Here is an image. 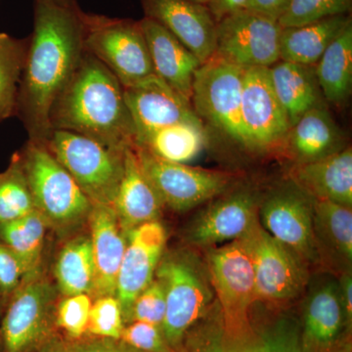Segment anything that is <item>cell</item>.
<instances>
[{
	"label": "cell",
	"instance_id": "6da1fadb",
	"mask_svg": "<svg viewBox=\"0 0 352 352\" xmlns=\"http://www.w3.org/2000/svg\"><path fill=\"white\" fill-rule=\"evenodd\" d=\"M85 31V12L78 4L34 0L16 112L29 140L45 144L52 133L51 111L82 61Z\"/></svg>",
	"mask_w": 352,
	"mask_h": 352
},
{
	"label": "cell",
	"instance_id": "7a4b0ae2",
	"mask_svg": "<svg viewBox=\"0 0 352 352\" xmlns=\"http://www.w3.org/2000/svg\"><path fill=\"white\" fill-rule=\"evenodd\" d=\"M50 124L52 131L80 134L116 151L135 145V129L124 87L87 51L53 106Z\"/></svg>",
	"mask_w": 352,
	"mask_h": 352
},
{
	"label": "cell",
	"instance_id": "3957f363",
	"mask_svg": "<svg viewBox=\"0 0 352 352\" xmlns=\"http://www.w3.org/2000/svg\"><path fill=\"white\" fill-rule=\"evenodd\" d=\"M20 154L34 206L48 226L64 235L87 222L94 204L45 144L29 140Z\"/></svg>",
	"mask_w": 352,
	"mask_h": 352
},
{
	"label": "cell",
	"instance_id": "277c9868",
	"mask_svg": "<svg viewBox=\"0 0 352 352\" xmlns=\"http://www.w3.org/2000/svg\"><path fill=\"white\" fill-rule=\"evenodd\" d=\"M256 227L245 237L212 250L208 256L210 282L221 309V329L232 339H245L256 331L251 321L256 302L252 254Z\"/></svg>",
	"mask_w": 352,
	"mask_h": 352
},
{
	"label": "cell",
	"instance_id": "5b68a950",
	"mask_svg": "<svg viewBox=\"0 0 352 352\" xmlns=\"http://www.w3.org/2000/svg\"><path fill=\"white\" fill-rule=\"evenodd\" d=\"M46 147L94 205L113 206L124 175V151L80 134L54 129Z\"/></svg>",
	"mask_w": 352,
	"mask_h": 352
},
{
	"label": "cell",
	"instance_id": "8992f818",
	"mask_svg": "<svg viewBox=\"0 0 352 352\" xmlns=\"http://www.w3.org/2000/svg\"><path fill=\"white\" fill-rule=\"evenodd\" d=\"M85 50L126 88L156 75L140 21L85 12Z\"/></svg>",
	"mask_w": 352,
	"mask_h": 352
},
{
	"label": "cell",
	"instance_id": "52a82bcc",
	"mask_svg": "<svg viewBox=\"0 0 352 352\" xmlns=\"http://www.w3.org/2000/svg\"><path fill=\"white\" fill-rule=\"evenodd\" d=\"M244 73L243 67L210 57L194 75L191 104L204 124L248 148L241 115Z\"/></svg>",
	"mask_w": 352,
	"mask_h": 352
},
{
	"label": "cell",
	"instance_id": "ba28073f",
	"mask_svg": "<svg viewBox=\"0 0 352 352\" xmlns=\"http://www.w3.org/2000/svg\"><path fill=\"white\" fill-rule=\"evenodd\" d=\"M156 275L166 291L162 332L175 351L182 352L190 329L207 312L212 292L195 265L180 254L162 258Z\"/></svg>",
	"mask_w": 352,
	"mask_h": 352
},
{
	"label": "cell",
	"instance_id": "9c48e42d",
	"mask_svg": "<svg viewBox=\"0 0 352 352\" xmlns=\"http://www.w3.org/2000/svg\"><path fill=\"white\" fill-rule=\"evenodd\" d=\"M143 173L164 206L185 212L224 193L232 182L229 173L164 161L134 146Z\"/></svg>",
	"mask_w": 352,
	"mask_h": 352
},
{
	"label": "cell",
	"instance_id": "30bf717a",
	"mask_svg": "<svg viewBox=\"0 0 352 352\" xmlns=\"http://www.w3.org/2000/svg\"><path fill=\"white\" fill-rule=\"evenodd\" d=\"M282 29L278 21L249 9L236 11L217 22L212 56L243 68H270L280 61Z\"/></svg>",
	"mask_w": 352,
	"mask_h": 352
},
{
	"label": "cell",
	"instance_id": "8fae6325",
	"mask_svg": "<svg viewBox=\"0 0 352 352\" xmlns=\"http://www.w3.org/2000/svg\"><path fill=\"white\" fill-rule=\"evenodd\" d=\"M57 289L38 276L21 285L6 303L0 320L2 352H31L47 337Z\"/></svg>",
	"mask_w": 352,
	"mask_h": 352
},
{
	"label": "cell",
	"instance_id": "7c38bea8",
	"mask_svg": "<svg viewBox=\"0 0 352 352\" xmlns=\"http://www.w3.org/2000/svg\"><path fill=\"white\" fill-rule=\"evenodd\" d=\"M241 115L248 149L268 151L283 144L291 124L275 94L270 68H245Z\"/></svg>",
	"mask_w": 352,
	"mask_h": 352
},
{
	"label": "cell",
	"instance_id": "4fadbf2b",
	"mask_svg": "<svg viewBox=\"0 0 352 352\" xmlns=\"http://www.w3.org/2000/svg\"><path fill=\"white\" fill-rule=\"evenodd\" d=\"M263 229L303 263H316L314 199L294 183L268 197L261 207Z\"/></svg>",
	"mask_w": 352,
	"mask_h": 352
},
{
	"label": "cell",
	"instance_id": "5bb4252c",
	"mask_svg": "<svg viewBox=\"0 0 352 352\" xmlns=\"http://www.w3.org/2000/svg\"><path fill=\"white\" fill-rule=\"evenodd\" d=\"M252 254L256 300L282 305L300 295L307 282L305 263L258 224Z\"/></svg>",
	"mask_w": 352,
	"mask_h": 352
},
{
	"label": "cell",
	"instance_id": "9a60e30c",
	"mask_svg": "<svg viewBox=\"0 0 352 352\" xmlns=\"http://www.w3.org/2000/svg\"><path fill=\"white\" fill-rule=\"evenodd\" d=\"M126 247L118 276L116 298L122 307L124 322H129L136 298L150 284L163 258L166 229L161 222L151 221L127 231Z\"/></svg>",
	"mask_w": 352,
	"mask_h": 352
},
{
	"label": "cell",
	"instance_id": "2e32d148",
	"mask_svg": "<svg viewBox=\"0 0 352 352\" xmlns=\"http://www.w3.org/2000/svg\"><path fill=\"white\" fill-rule=\"evenodd\" d=\"M144 17L163 25L204 63L214 55L217 25L208 6L191 0H139Z\"/></svg>",
	"mask_w": 352,
	"mask_h": 352
},
{
	"label": "cell",
	"instance_id": "e0dca14e",
	"mask_svg": "<svg viewBox=\"0 0 352 352\" xmlns=\"http://www.w3.org/2000/svg\"><path fill=\"white\" fill-rule=\"evenodd\" d=\"M124 94L135 129V140L177 122L201 120L191 102L157 75L124 88Z\"/></svg>",
	"mask_w": 352,
	"mask_h": 352
},
{
	"label": "cell",
	"instance_id": "ac0fdd59",
	"mask_svg": "<svg viewBox=\"0 0 352 352\" xmlns=\"http://www.w3.org/2000/svg\"><path fill=\"white\" fill-rule=\"evenodd\" d=\"M256 224V196L240 190L201 212L189 228L188 239L205 247L232 242L251 233Z\"/></svg>",
	"mask_w": 352,
	"mask_h": 352
},
{
	"label": "cell",
	"instance_id": "d6986e66",
	"mask_svg": "<svg viewBox=\"0 0 352 352\" xmlns=\"http://www.w3.org/2000/svg\"><path fill=\"white\" fill-rule=\"evenodd\" d=\"M95 265L92 295L116 296L118 276L126 247L122 230L113 206L94 205L87 220Z\"/></svg>",
	"mask_w": 352,
	"mask_h": 352
},
{
	"label": "cell",
	"instance_id": "ffe728a7",
	"mask_svg": "<svg viewBox=\"0 0 352 352\" xmlns=\"http://www.w3.org/2000/svg\"><path fill=\"white\" fill-rule=\"evenodd\" d=\"M140 24L155 74L191 102L194 75L201 62L163 25L146 17Z\"/></svg>",
	"mask_w": 352,
	"mask_h": 352
},
{
	"label": "cell",
	"instance_id": "44dd1931",
	"mask_svg": "<svg viewBox=\"0 0 352 352\" xmlns=\"http://www.w3.org/2000/svg\"><path fill=\"white\" fill-rule=\"evenodd\" d=\"M294 183L314 200L352 206V150L346 147L323 159L298 164Z\"/></svg>",
	"mask_w": 352,
	"mask_h": 352
},
{
	"label": "cell",
	"instance_id": "7402d4cb",
	"mask_svg": "<svg viewBox=\"0 0 352 352\" xmlns=\"http://www.w3.org/2000/svg\"><path fill=\"white\" fill-rule=\"evenodd\" d=\"M221 329V328H220ZM182 352H309L305 349L302 329L291 319H281L254 331L245 339H232L223 331L204 333Z\"/></svg>",
	"mask_w": 352,
	"mask_h": 352
},
{
	"label": "cell",
	"instance_id": "603a6c76",
	"mask_svg": "<svg viewBox=\"0 0 352 352\" xmlns=\"http://www.w3.org/2000/svg\"><path fill=\"white\" fill-rule=\"evenodd\" d=\"M163 203L147 179L133 147L124 151V175L113 208L124 232L161 217Z\"/></svg>",
	"mask_w": 352,
	"mask_h": 352
},
{
	"label": "cell",
	"instance_id": "cb8c5ba5",
	"mask_svg": "<svg viewBox=\"0 0 352 352\" xmlns=\"http://www.w3.org/2000/svg\"><path fill=\"white\" fill-rule=\"evenodd\" d=\"M281 147L287 148L298 164L323 159L346 148L344 132L324 105L308 111L292 126Z\"/></svg>",
	"mask_w": 352,
	"mask_h": 352
},
{
	"label": "cell",
	"instance_id": "d4e9b609",
	"mask_svg": "<svg viewBox=\"0 0 352 352\" xmlns=\"http://www.w3.org/2000/svg\"><path fill=\"white\" fill-rule=\"evenodd\" d=\"M346 327L337 285H323L314 292L305 307L302 338L310 352H331Z\"/></svg>",
	"mask_w": 352,
	"mask_h": 352
},
{
	"label": "cell",
	"instance_id": "484cf974",
	"mask_svg": "<svg viewBox=\"0 0 352 352\" xmlns=\"http://www.w3.org/2000/svg\"><path fill=\"white\" fill-rule=\"evenodd\" d=\"M270 72L275 94L291 126L308 111L323 105L315 66L280 60L270 67Z\"/></svg>",
	"mask_w": 352,
	"mask_h": 352
},
{
	"label": "cell",
	"instance_id": "4316f807",
	"mask_svg": "<svg viewBox=\"0 0 352 352\" xmlns=\"http://www.w3.org/2000/svg\"><path fill=\"white\" fill-rule=\"evenodd\" d=\"M351 23V14H347L300 27L283 28L280 36V60L315 66L329 45Z\"/></svg>",
	"mask_w": 352,
	"mask_h": 352
},
{
	"label": "cell",
	"instance_id": "83f0119b",
	"mask_svg": "<svg viewBox=\"0 0 352 352\" xmlns=\"http://www.w3.org/2000/svg\"><path fill=\"white\" fill-rule=\"evenodd\" d=\"M208 138L203 120H188L157 129L136 139L142 148L164 161L185 164L198 157Z\"/></svg>",
	"mask_w": 352,
	"mask_h": 352
},
{
	"label": "cell",
	"instance_id": "f1b7e54d",
	"mask_svg": "<svg viewBox=\"0 0 352 352\" xmlns=\"http://www.w3.org/2000/svg\"><path fill=\"white\" fill-rule=\"evenodd\" d=\"M315 74L324 98L342 106L352 92V23L329 45L315 65Z\"/></svg>",
	"mask_w": 352,
	"mask_h": 352
},
{
	"label": "cell",
	"instance_id": "f546056e",
	"mask_svg": "<svg viewBox=\"0 0 352 352\" xmlns=\"http://www.w3.org/2000/svg\"><path fill=\"white\" fill-rule=\"evenodd\" d=\"M47 227V222L38 210L22 219L0 226V241L22 261L25 271V281L41 275Z\"/></svg>",
	"mask_w": 352,
	"mask_h": 352
},
{
	"label": "cell",
	"instance_id": "4dcf8cb0",
	"mask_svg": "<svg viewBox=\"0 0 352 352\" xmlns=\"http://www.w3.org/2000/svg\"><path fill=\"white\" fill-rule=\"evenodd\" d=\"M54 275L64 296L92 294L95 265L89 236H78L64 245L58 254Z\"/></svg>",
	"mask_w": 352,
	"mask_h": 352
},
{
	"label": "cell",
	"instance_id": "1f68e13d",
	"mask_svg": "<svg viewBox=\"0 0 352 352\" xmlns=\"http://www.w3.org/2000/svg\"><path fill=\"white\" fill-rule=\"evenodd\" d=\"M314 228L317 247L320 243L340 261L351 263V208L331 201L314 200Z\"/></svg>",
	"mask_w": 352,
	"mask_h": 352
},
{
	"label": "cell",
	"instance_id": "d6a6232c",
	"mask_svg": "<svg viewBox=\"0 0 352 352\" xmlns=\"http://www.w3.org/2000/svg\"><path fill=\"white\" fill-rule=\"evenodd\" d=\"M30 36L16 38L0 32V122L16 116L18 94Z\"/></svg>",
	"mask_w": 352,
	"mask_h": 352
},
{
	"label": "cell",
	"instance_id": "836d02e7",
	"mask_svg": "<svg viewBox=\"0 0 352 352\" xmlns=\"http://www.w3.org/2000/svg\"><path fill=\"white\" fill-rule=\"evenodd\" d=\"M36 210L21 154L17 152L7 170L0 173V226L22 219Z\"/></svg>",
	"mask_w": 352,
	"mask_h": 352
},
{
	"label": "cell",
	"instance_id": "e575fe53",
	"mask_svg": "<svg viewBox=\"0 0 352 352\" xmlns=\"http://www.w3.org/2000/svg\"><path fill=\"white\" fill-rule=\"evenodd\" d=\"M352 0H292L278 23L282 28L300 27L327 18L351 14Z\"/></svg>",
	"mask_w": 352,
	"mask_h": 352
},
{
	"label": "cell",
	"instance_id": "d590c367",
	"mask_svg": "<svg viewBox=\"0 0 352 352\" xmlns=\"http://www.w3.org/2000/svg\"><path fill=\"white\" fill-rule=\"evenodd\" d=\"M124 324L122 307L116 296H102L91 305L88 332L99 338L120 340Z\"/></svg>",
	"mask_w": 352,
	"mask_h": 352
},
{
	"label": "cell",
	"instance_id": "8d00e7d4",
	"mask_svg": "<svg viewBox=\"0 0 352 352\" xmlns=\"http://www.w3.org/2000/svg\"><path fill=\"white\" fill-rule=\"evenodd\" d=\"M91 305V298L87 294L66 296L58 305L57 325L69 337L78 339L87 331Z\"/></svg>",
	"mask_w": 352,
	"mask_h": 352
},
{
	"label": "cell",
	"instance_id": "74e56055",
	"mask_svg": "<svg viewBox=\"0 0 352 352\" xmlns=\"http://www.w3.org/2000/svg\"><path fill=\"white\" fill-rule=\"evenodd\" d=\"M166 291L160 280H153L136 298L132 305L129 322H144L162 327L166 315Z\"/></svg>",
	"mask_w": 352,
	"mask_h": 352
},
{
	"label": "cell",
	"instance_id": "f35d334b",
	"mask_svg": "<svg viewBox=\"0 0 352 352\" xmlns=\"http://www.w3.org/2000/svg\"><path fill=\"white\" fill-rule=\"evenodd\" d=\"M120 340L144 352H177L164 339L161 327L134 321L122 330Z\"/></svg>",
	"mask_w": 352,
	"mask_h": 352
},
{
	"label": "cell",
	"instance_id": "ab89813d",
	"mask_svg": "<svg viewBox=\"0 0 352 352\" xmlns=\"http://www.w3.org/2000/svg\"><path fill=\"white\" fill-rule=\"evenodd\" d=\"M25 271L20 258L0 241V295L4 305L24 283Z\"/></svg>",
	"mask_w": 352,
	"mask_h": 352
},
{
	"label": "cell",
	"instance_id": "60d3db41",
	"mask_svg": "<svg viewBox=\"0 0 352 352\" xmlns=\"http://www.w3.org/2000/svg\"><path fill=\"white\" fill-rule=\"evenodd\" d=\"M68 349L69 352H144L129 346L124 340L107 338L78 342L69 346Z\"/></svg>",
	"mask_w": 352,
	"mask_h": 352
},
{
	"label": "cell",
	"instance_id": "b9f144b4",
	"mask_svg": "<svg viewBox=\"0 0 352 352\" xmlns=\"http://www.w3.org/2000/svg\"><path fill=\"white\" fill-rule=\"evenodd\" d=\"M292 0H249L245 9L279 21L289 8Z\"/></svg>",
	"mask_w": 352,
	"mask_h": 352
},
{
	"label": "cell",
	"instance_id": "7bdbcfd3",
	"mask_svg": "<svg viewBox=\"0 0 352 352\" xmlns=\"http://www.w3.org/2000/svg\"><path fill=\"white\" fill-rule=\"evenodd\" d=\"M248 1L249 0H210L208 6L217 23L229 14L245 9Z\"/></svg>",
	"mask_w": 352,
	"mask_h": 352
},
{
	"label": "cell",
	"instance_id": "ee69618b",
	"mask_svg": "<svg viewBox=\"0 0 352 352\" xmlns=\"http://www.w3.org/2000/svg\"><path fill=\"white\" fill-rule=\"evenodd\" d=\"M340 296L344 309L347 328H351L352 323V279L351 275H346L340 286Z\"/></svg>",
	"mask_w": 352,
	"mask_h": 352
},
{
	"label": "cell",
	"instance_id": "f6af8a7d",
	"mask_svg": "<svg viewBox=\"0 0 352 352\" xmlns=\"http://www.w3.org/2000/svg\"><path fill=\"white\" fill-rule=\"evenodd\" d=\"M43 352H69L68 347H63L59 346V344H54V346H50L48 347H45L43 349Z\"/></svg>",
	"mask_w": 352,
	"mask_h": 352
},
{
	"label": "cell",
	"instance_id": "bcb514c9",
	"mask_svg": "<svg viewBox=\"0 0 352 352\" xmlns=\"http://www.w3.org/2000/svg\"><path fill=\"white\" fill-rule=\"evenodd\" d=\"M57 3L63 4V6H75L76 3V0H54Z\"/></svg>",
	"mask_w": 352,
	"mask_h": 352
},
{
	"label": "cell",
	"instance_id": "7dc6e473",
	"mask_svg": "<svg viewBox=\"0 0 352 352\" xmlns=\"http://www.w3.org/2000/svg\"><path fill=\"white\" fill-rule=\"evenodd\" d=\"M4 307H6V305H4L3 300H2L1 295H0V320H1V316L2 314H3Z\"/></svg>",
	"mask_w": 352,
	"mask_h": 352
},
{
	"label": "cell",
	"instance_id": "c3c4849f",
	"mask_svg": "<svg viewBox=\"0 0 352 352\" xmlns=\"http://www.w3.org/2000/svg\"><path fill=\"white\" fill-rule=\"evenodd\" d=\"M191 1L197 2V3L204 4V6H208L210 0H191Z\"/></svg>",
	"mask_w": 352,
	"mask_h": 352
}]
</instances>
